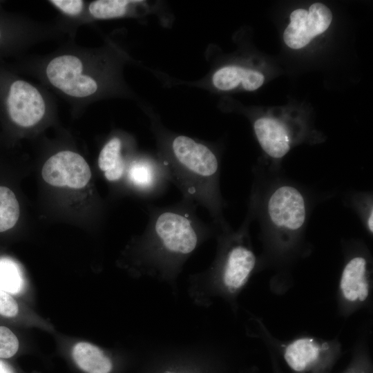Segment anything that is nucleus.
Wrapping results in <instances>:
<instances>
[{
	"label": "nucleus",
	"instance_id": "obj_1",
	"mask_svg": "<svg viewBox=\"0 0 373 373\" xmlns=\"http://www.w3.org/2000/svg\"><path fill=\"white\" fill-rule=\"evenodd\" d=\"M183 200L205 208L216 226L224 227L219 161L204 144L183 135L168 139L159 157Z\"/></svg>",
	"mask_w": 373,
	"mask_h": 373
},
{
	"label": "nucleus",
	"instance_id": "obj_2",
	"mask_svg": "<svg viewBox=\"0 0 373 373\" xmlns=\"http://www.w3.org/2000/svg\"><path fill=\"white\" fill-rule=\"evenodd\" d=\"M44 75L54 88L76 99L94 97L100 88L86 59L73 52L60 53L51 58L44 68Z\"/></svg>",
	"mask_w": 373,
	"mask_h": 373
},
{
	"label": "nucleus",
	"instance_id": "obj_3",
	"mask_svg": "<svg viewBox=\"0 0 373 373\" xmlns=\"http://www.w3.org/2000/svg\"><path fill=\"white\" fill-rule=\"evenodd\" d=\"M10 118L22 128L38 124L46 115L48 104L46 97L32 84L22 79L10 86L6 99Z\"/></svg>",
	"mask_w": 373,
	"mask_h": 373
},
{
	"label": "nucleus",
	"instance_id": "obj_4",
	"mask_svg": "<svg viewBox=\"0 0 373 373\" xmlns=\"http://www.w3.org/2000/svg\"><path fill=\"white\" fill-rule=\"evenodd\" d=\"M289 19L283 33L284 41L291 48L300 49L329 28L332 15L323 3H314L308 10L303 8L294 10Z\"/></svg>",
	"mask_w": 373,
	"mask_h": 373
},
{
	"label": "nucleus",
	"instance_id": "obj_5",
	"mask_svg": "<svg viewBox=\"0 0 373 373\" xmlns=\"http://www.w3.org/2000/svg\"><path fill=\"white\" fill-rule=\"evenodd\" d=\"M41 175L52 186L78 189L88 183L91 171L82 155L66 150L56 153L46 160Z\"/></svg>",
	"mask_w": 373,
	"mask_h": 373
},
{
	"label": "nucleus",
	"instance_id": "obj_6",
	"mask_svg": "<svg viewBox=\"0 0 373 373\" xmlns=\"http://www.w3.org/2000/svg\"><path fill=\"white\" fill-rule=\"evenodd\" d=\"M267 213L274 226L283 230L296 231L301 228L306 218L303 195L294 186H280L269 198Z\"/></svg>",
	"mask_w": 373,
	"mask_h": 373
},
{
	"label": "nucleus",
	"instance_id": "obj_7",
	"mask_svg": "<svg viewBox=\"0 0 373 373\" xmlns=\"http://www.w3.org/2000/svg\"><path fill=\"white\" fill-rule=\"evenodd\" d=\"M126 178L129 185L140 195L148 198L159 196L170 182L160 159L140 156L133 159L128 166Z\"/></svg>",
	"mask_w": 373,
	"mask_h": 373
},
{
	"label": "nucleus",
	"instance_id": "obj_8",
	"mask_svg": "<svg viewBox=\"0 0 373 373\" xmlns=\"http://www.w3.org/2000/svg\"><path fill=\"white\" fill-rule=\"evenodd\" d=\"M257 140L263 151L270 157H283L290 149V137L286 127L272 117H260L254 124Z\"/></svg>",
	"mask_w": 373,
	"mask_h": 373
},
{
	"label": "nucleus",
	"instance_id": "obj_9",
	"mask_svg": "<svg viewBox=\"0 0 373 373\" xmlns=\"http://www.w3.org/2000/svg\"><path fill=\"white\" fill-rule=\"evenodd\" d=\"M256 264V256L249 248L238 245L227 253L223 267V281L230 291H234L247 282Z\"/></svg>",
	"mask_w": 373,
	"mask_h": 373
},
{
	"label": "nucleus",
	"instance_id": "obj_10",
	"mask_svg": "<svg viewBox=\"0 0 373 373\" xmlns=\"http://www.w3.org/2000/svg\"><path fill=\"white\" fill-rule=\"evenodd\" d=\"M264 81L261 73L233 65L219 68L212 76L214 87L223 91L231 90L240 85L246 90L253 91L259 88Z\"/></svg>",
	"mask_w": 373,
	"mask_h": 373
},
{
	"label": "nucleus",
	"instance_id": "obj_11",
	"mask_svg": "<svg viewBox=\"0 0 373 373\" xmlns=\"http://www.w3.org/2000/svg\"><path fill=\"white\" fill-rule=\"evenodd\" d=\"M340 287L343 296L350 302L364 301L369 294L367 262L363 257L352 258L343 271Z\"/></svg>",
	"mask_w": 373,
	"mask_h": 373
},
{
	"label": "nucleus",
	"instance_id": "obj_12",
	"mask_svg": "<svg viewBox=\"0 0 373 373\" xmlns=\"http://www.w3.org/2000/svg\"><path fill=\"white\" fill-rule=\"evenodd\" d=\"M129 163L123 154V142L118 136L111 137L104 145L97 160L99 169L109 182L119 181L125 176Z\"/></svg>",
	"mask_w": 373,
	"mask_h": 373
},
{
	"label": "nucleus",
	"instance_id": "obj_13",
	"mask_svg": "<svg viewBox=\"0 0 373 373\" xmlns=\"http://www.w3.org/2000/svg\"><path fill=\"white\" fill-rule=\"evenodd\" d=\"M76 364L86 373H109L111 361L97 346L86 342L77 343L73 349Z\"/></svg>",
	"mask_w": 373,
	"mask_h": 373
},
{
	"label": "nucleus",
	"instance_id": "obj_14",
	"mask_svg": "<svg viewBox=\"0 0 373 373\" xmlns=\"http://www.w3.org/2000/svg\"><path fill=\"white\" fill-rule=\"evenodd\" d=\"M321 350L314 340L300 338L286 347L285 359L293 370L303 371L318 358Z\"/></svg>",
	"mask_w": 373,
	"mask_h": 373
},
{
	"label": "nucleus",
	"instance_id": "obj_15",
	"mask_svg": "<svg viewBox=\"0 0 373 373\" xmlns=\"http://www.w3.org/2000/svg\"><path fill=\"white\" fill-rule=\"evenodd\" d=\"M138 0H97L88 6L90 16L95 19H112L126 16L132 8L142 3Z\"/></svg>",
	"mask_w": 373,
	"mask_h": 373
},
{
	"label": "nucleus",
	"instance_id": "obj_16",
	"mask_svg": "<svg viewBox=\"0 0 373 373\" xmlns=\"http://www.w3.org/2000/svg\"><path fill=\"white\" fill-rule=\"evenodd\" d=\"M24 288L25 280L17 264L9 258H1L0 289L17 295L21 293Z\"/></svg>",
	"mask_w": 373,
	"mask_h": 373
},
{
	"label": "nucleus",
	"instance_id": "obj_17",
	"mask_svg": "<svg viewBox=\"0 0 373 373\" xmlns=\"http://www.w3.org/2000/svg\"><path fill=\"white\" fill-rule=\"evenodd\" d=\"M19 205L12 190L0 186V232L12 228L19 217Z\"/></svg>",
	"mask_w": 373,
	"mask_h": 373
},
{
	"label": "nucleus",
	"instance_id": "obj_18",
	"mask_svg": "<svg viewBox=\"0 0 373 373\" xmlns=\"http://www.w3.org/2000/svg\"><path fill=\"white\" fill-rule=\"evenodd\" d=\"M18 349L19 341L15 334L8 327L0 326V358L12 357Z\"/></svg>",
	"mask_w": 373,
	"mask_h": 373
},
{
	"label": "nucleus",
	"instance_id": "obj_19",
	"mask_svg": "<svg viewBox=\"0 0 373 373\" xmlns=\"http://www.w3.org/2000/svg\"><path fill=\"white\" fill-rule=\"evenodd\" d=\"M49 2L61 12L71 17L79 16L85 7V2L81 0H52Z\"/></svg>",
	"mask_w": 373,
	"mask_h": 373
},
{
	"label": "nucleus",
	"instance_id": "obj_20",
	"mask_svg": "<svg viewBox=\"0 0 373 373\" xmlns=\"http://www.w3.org/2000/svg\"><path fill=\"white\" fill-rule=\"evenodd\" d=\"M19 311L17 301L8 292L0 289V314L6 317L15 316Z\"/></svg>",
	"mask_w": 373,
	"mask_h": 373
},
{
	"label": "nucleus",
	"instance_id": "obj_21",
	"mask_svg": "<svg viewBox=\"0 0 373 373\" xmlns=\"http://www.w3.org/2000/svg\"><path fill=\"white\" fill-rule=\"evenodd\" d=\"M0 373H15V372L8 364L0 360Z\"/></svg>",
	"mask_w": 373,
	"mask_h": 373
},
{
	"label": "nucleus",
	"instance_id": "obj_22",
	"mask_svg": "<svg viewBox=\"0 0 373 373\" xmlns=\"http://www.w3.org/2000/svg\"><path fill=\"white\" fill-rule=\"evenodd\" d=\"M1 30H0V39H1Z\"/></svg>",
	"mask_w": 373,
	"mask_h": 373
}]
</instances>
